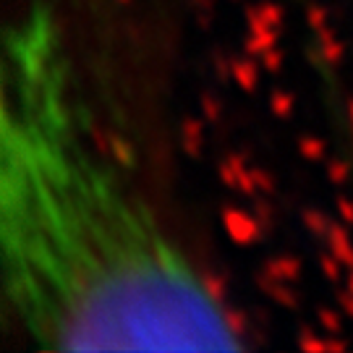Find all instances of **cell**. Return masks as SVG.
Returning <instances> with one entry per match:
<instances>
[{"instance_id": "cell-1", "label": "cell", "mask_w": 353, "mask_h": 353, "mask_svg": "<svg viewBox=\"0 0 353 353\" xmlns=\"http://www.w3.org/2000/svg\"><path fill=\"white\" fill-rule=\"evenodd\" d=\"M79 100L50 0L6 24L0 249L6 303L45 351H243L230 309L163 230Z\"/></svg>"}, {"instance_id": "cell-2", "label": "cell", "mask_w": 353, "mask_h": 353, "mask_svg": "<svg viewBox=\"0 0 353 353\" xmlns=\"http://www.w3.org/2000/svg\"><path fill=\"white\" fill-rule=\"evenodd\" d=\"M223 228H225L228 239L239 246H252L262 239L265 225L259 223L256 214H249L239 207H225L223 210Z\"/></svg>"}, {"instance_id": "cell-3", "label": "cell", "mask_w": 353, "mask_h": 353, "mask_svg": "<svg viewBox=\"0 0 353 353\" xmlns=\"http://www.w3.org/2000/svg\"><path fill=\"white\" fill-rule=\"evenodd\" d=\"M246 26H249V37L243 42V50L246 55H252V58H262L267 50H272V48H278V32L275 26L265 24L259 16H254V13L246 11Z\"/></svg>"}, {"instance_id": "cell-4", "label": "cell", "mask_w": 353, "mask_h": 353, "mask_svg": "<svg viewBox=\"0 0 353 353\" xmlns=\"http://www.w3.org/2000/svg\"><path fill=\"white\" fill-rule=\"evenodd\" d=\"M256 285H259V290H262L265 296H270L272 301L280 303V306H285V309H296V306H299V296H296V293L288 288V283H283V280H275L262 272L259 280H256Z\"/></svg>"}, {"instance_id": "cell-5", "label": "cell", "mask_w": 353, "mask_h": 353, "mask_svg": "<svg viewBox=\"0 0 353 353\" xmlns=\"http://www.w3.org/2000/svg\"><path fill=\"white\" fill-rule=\"evenodd\" d=\"M327 249H330V254H335V256L341 259L343 267L353 270V243H351V239H348V230L343 225H335V223H332V228H330V233H327Z\"/></svg>"}, {"instance_id": "cell-6", "label": "cell", "mask_w": 353, "mask_h": 353, "mask_svg": "<svg viewBox=\"0 0 353 353\" xmlns=\"http://www.w3.org/2000/svg\"><path fill=\"white\" fill-rule=\"evenodd\" d=\"M233 81L239 84L243 92H254L259 84V68H256V58L243 55V58H233Z\"/></svg>"}, {"instance_id": "cell-7", "label": "cell", "mask_w": 353, "mask_h": 353, "mask_svg": "<svg viewBox=\"0 0 353 353\" xmlns=\"http://www.w3.org/2000/svg\"><path fill=\"white\" fill-rule=\"evenodd\" d=\"M265 275L283 280V283H293L301 278V262L293 256H272L265 262Z\"/></svg>"}, {"instance_id": "cell-8", "label": "cell", "mask_w": 353, "mask_h": 353, "mask_svg": "<svg viewBox=\"0 0 353 353\" xmlns=\"http://www.w3.org/2000/svg\"><path fill=\"white\" fill-rule=\"evenodd\" d=\"M181 141H183V152H186L189 157H199V154H202V141H204L202 121L186 118L183 126H181Z\"/></svg>"}, {"instance_id": "cell-9", "label": "cell", "mask_w": 353, "mask_h": 353, "mask_svg": "<svg viewBox=\"0 0 353 353\" xmlns=\"http://www.w3.org/2000/svg\"><path fill=\"white\" fill-rule=\"evenodd\" d=\"M316 37H319V55H322L330 65L341 63L345 48H343L341 39L335 37V32H332L330 26H325V29H319V32H316Z\"/></svg>"}, {"instance_id": "cell-10", "label": "cell", "mask_w": 353, "mask_h": 353, "mask_svg": "<svg viewBox=\"0 0 353 353\" xmlns=\"http://www.w3.org/2000/svg\"><path fill=\"white\" fill-rule=\"evenodd\" d=\"M301 220H303V228H306L312 236H316V239H327L332 223L327 220V214L325 212H319V210H303Z\"/></svg>"}, {"instance_id": "cell-11", "label": "cell", "mask_w": 353, "mask_h": 353, "mask_svg": "<svg viewBox=\"0 0 353 353\" xmlns=\"http://www.w3.org/2000/svg\"><path fill=\"white\" fill-rule=\"evenodd\" d=\"M246 11L254 13V16H259L265 24L275 26V29H280V26H283V19H285V13H283V8H280L278 3H259V6H249Z\"/></svg>"}, {"instance_id": "cell-12", "label": "cell", "mask_w": 353, "mask_h": 353, "mask_svg": "<svg viewBox=\"0 0 353 353\" xmlns=\"http://www.w3.org/2000/svg\"><path fill=\"white\" fill-rule=\"evenodd\" d=\"M293 108H296V97H293L290 92L278 89V92H272V94H270V110H272V115H278V118H288V115L293 113Z\"/></svg>"}, {"instance_id": "cell-13", "label": "cell", "mask_w": 353, "mask_h": 353, "mask_svg": "<svg viewBox=\"0 0 353 353\" xmlns=\"http://www.w3.org/2000/svg\"><path fill=\"white\" fill-rule=\"evenodd\" d=\"M299 152H301L303 160L316 163V160H322V157H325V141L316 139V137H303V139L299 141Z\"/></svg>"}, {"instance_id": "cell-14", "label": "cell", "mask_w": 353, "mask_h": 353, "mask_svg": "<svg viewBox=\"0 0 353 353\" xmlns=\"http://www.w3.org/2000/svg\"><path fill=\"white\" fill-rule=\"evenodd\" d=\"M299 348L306 353H330V341L316 338L312 330H303L301 335H299Z\"/></svg>"}, {"instance_id": "cell-15", "label": "cell", "mask_w": 353, "mask_h": 353, "mask_svg": "<svg viewBox=\"0 0 353 353\" xmlns=\"http://www.w3.org/2000/svg\"><path fill=\"white\" fill-rule=\"evenodd\" d=\"M319 267H322V272H325V278H327L330 283H338V280L343 278V265L335 254H330V252L322 254V256H319Z\"/></svg>"}, {"instance_id": "cell-16", "label": "cell", "mask_w": 353, "mask_h": 353, "mask_svg": "<svg viewBox=\"0 0 353 353\" xmlns=\"http://www.w3.org/2000/svg\"><path fill=\"white\" fill-rule=\"evenodd\" d=\"M327 19H330V13L325 6H319V3H314V6H309L306 8V24L314 29V34L319 32V29H325L327 26Z\"/></svg>"}, {"instance_id": "cell-17", "label": "cell", "mask_w": 353, "mask_h": 353, "mask_svg": "<svg viewBox=\"0 0 353 353\" xmlns=\"http://www.w3.org/2000/svg\"><path fill=\"white\" fill-rule=\"evenodd\" d=\"M319 325L327 330L330 335H341L343 330L341 312H335V309H319Z\"/></svg>"}, {"instance_id": "cell-18", "label": "cell", "mask_w": 353, "mask_h": 353, "mask_svg": "<svg viewBox=\"0 0 353 353\" xmlns=\"http://www.w3.org/2000/svg\"><path fill=\"white\" fill-rule=\"evenodd\" d=\"M351 176V170H348V163H343V160H332L327 165V178L335 183V186H343L345 181Z\"/></svg>"}, {"instance_id": "cell-19", "label": "cell", "mask_w": 353, "mask_h": 353, "mask_svg": "<svg viewBox=\"0 0 353 353\" xmlns=\"http://www.w3.org/2000/svg\"><path fill=\"white\" fill-rule=\"evenodd\" d=\"M204 285H207V290L212 293L217 301L225 303V290H228V285H225V280L220 278V275H214V272L204 275Z\"/></svg>"}, {"instance_id": "cell-20", "label": "cell", "mask_w": 353, "mask_h": 353, "mask_svg": "<svg viewBox=\"0 0 353 353\" xmlns=\"http://www.w3.org/2000/svg\"><path fill=\"white\" fill-rule=\"evenodd\" d=\"M252 176H254V183H256V191H262V194H275V181L272 176L262 170V168H252Z\"/></svg>"}, {"instance_id": "cell-21", "label": "cell", "mask_w": 353, "mask_h": 353, "mask_svg": "<svg viewBox=\"0 0 353 353\" xmlns=\"http://www.w3.org/2000/svg\"><path fill=\"white\" fill-rule=\"evenodd\" d=\"M202 113L210 123H217V121H220L223 110H220V102L214 100L212 94H202Z\"/></svg>"}, {"instance_id": "cell-22", "label": "cell", "mask_w": 353, "mask_h": 353, "mask_svg": "<svg viewBox=\"0 0 353 353\" xmlns=\"http://www.w3.org/2000/svg\"><path fill=\"white\" fill-rule=\"evenodd\" d=\"M259 63H262V68H267V71H280V65H283V52L278 50V48H272V50H267L262 58H259Z\"/></svg>"}, {"instance_id": "cell-23", "label": "cell", "mask_w": 353, "mask_h": 353, "mask_svg": "<svg viewBox=\"0 0 353 353\" xmlns=\"http://www.w3.org/2000/svg\"><path fill=\"white\" fill-rule=\"evenodd\" d=\"M338 212H341V217H343V223H345V225H353V202H351V199L341 196V199H338Z\"/></svg>"}, {"instance_id": "cell-24", "label": "cell", "mask_w": 353, "mask_h": 353, "mask_svg": "<svg viewBox=\"0 0 353 353\" xmlns=\"http://www.w3.org/2000/svg\"><path fill=\"white\" fill-rule=\"evenodd\" d=\"M338 303H341V309L345 312L348 316H353V293L348 288L341 290V296H338Z\"/></svg>"}, {"instance_id": "cell-25", "label": "cell", "mask_w": 353, "mask_h": 353, "mask_svg": "<svg viewBox=\"0 0 353 353\" xmlns=\"http://www.w3.org/2000/svg\"><path fill=\"white\" fill-rule=\"evenodd\" d=\"M345 288H348L353 293V270H351V275H348V285H345Z\"/></svg>"}, {"instance_id": "cell-26", "label": "cell", "mask_w": 353, "mask_h": 353, "mask_svg": "<svg viewBox=\"0 0 353 353\" xmlns=\"http://www.w3.org/2000/svg\"><path fill=\"white\" fill-rule=\"evenodd\" d=\"M348 118H351V126H353V102L348 105Z\"/></svg>"}, {"instance_id": "cell-27", "label": "cell", "mask_w": 353, "mask_h": 353, "mask_svg": "<svg viewBox=\"0 0 353 353\" xmlns=\"http://www.w3.org/2000/svg\"><path fill=\"white\" fill-rule=\"evenodd\" d=\"M118 3H131V0H118Z\"/></svg>"}]
</instances>
